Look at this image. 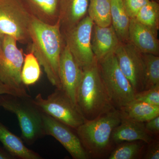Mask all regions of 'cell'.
<instances>
[{"instance_id":"10","label":"cell","mask_w":159,"mask_h":159,"mask_svg":"<svg viewBox=\"0 0 159 159\" xmlns=\"http://www.w3.org/2000/svg\"><path fill=\"white\" fill-rule=\"evenodd\" d=\"M120 70L136 93L145 88V64L143 54L130 43H120L114 52Z\"/></svg>"},{"instance_id":"30","label":"cell","mask_w":159,"mask_h":159,"mask_svg":"<svg viewBox=\"0 0 159 159\" xmlns=\"http://www.w3.org/2000/svg\"><path fill=\"white\" fill-rule=\"evenodd\" d=\"M4 94L20 95V96H25L28 95V94H24L21 93L20 91L5 84L0 80V96Z\"/></svg>"},{"instance_id":"29","label":"cell","mask_w":159,"mask_h":159,"mask_svg":"<svg viewBox=\"0 0 159 159\" xmlns=\"http://www.w3.org/2000/svg\"><path fill=\"white\" fill-rule=\"evenodd\" d=\"M145 128L153 135H157L159 133V116L144 122Z\"/></svg>"},{"instance_id":"2","label":"cell","mask_w":159,"mask_h":159,"mask_svg":"<svg viewBox=\"0 0 159 159\" xmlns=\"http://www.w3.org/2000/svg\"><path fill=\"white\" fill-rule=\"evenodd\" d=\"M76 93V105L86 120H92L114 108L97 61L83 69Z\"/></svg>"},{"instance_id":"13","label":"cell","mask_w":159,"mask_h":159,"mask_svg":"<svg viewBox=\"0 0 159 159\" xmlns=\"http://www.w3.org/2000/svg\"><path fill=\"white\" fill-rule=\"evenodd\" d=\"M129 42L142 54L159 55L157 35L135 18H131L129 29Z\"/></svg>"},{"instance_id":"19","label":"cell","mask_w":159,"mask_h":159,"mask_svg":"<svg viewBox=\"0 0 159 159\" xmlns=\"http://www.w3.org/2000/svg\"><path fill=\"white\" fill-rule=\"evenodd\" d=\"M111 19L120 42L128 43L130 18L125 10L124 0H111Z\"/></svg>"},{"instance_id":"22","label":"cell","mask_w":159,"mask_h":159,"mask_svg":"<svg viewBox=\"0 0 159 159\" xmlns=\"http://www.w3.org/2000/svg\"><path fill=\"white\" fill-rule=\"evenodd\" d=\"M146 143L142 141L125 142L117 144L108 159H135L143 155Z\"/></svg>"},{"instance_id":"14","label":"cell","mask_w":159,"mask_h":159,"mask_svg":"<svg viewBox=\"0 0 159 159\" xmlns=\"http://www.w3.org/2000/svg\"><path fill=\"white\" fill-rule=\"evenodd\" d=\"M89 0H60L59 21L63 36L88 15Z\"/></svg>"},{"instance_id":"9","label":"cell","mask_w":159,"mask_h":159,"mask_svg":"<svg viewBox=\"0 0 159 159\" xmlns=\"http://www.w3.org/2000/svg\"><path fill=\"white\" fill-rule=\"evenodd\" d=\"M93 25V22L87 15L63 36L65 43L82 69L97 61L91 45Z\"/></svg>"},{"instance_id":"23","label":"cell","mask_w":159,"mask_h":159,"mask_svg":"<svg viewBox=\"0 0 159 159\" xmlns=\"http://www.w3.org/2000/svg\"><path fill=\"white\" fill-rule=\"evenodd\" d=\"M134 18L158 35L159 29V5L156 1H149L138 11Z\"/></svg>"},{"instance_id":"16","label":"cell","mask_w":159,"mask_h":159,"mask_svg":"<svg viewBox=\"0 0 159 159\" xmlns=\"http://www.w3.org/2000/svg\"><path fill=\"white\" fill-rule=\"evenodd\" d=\"M120 43L112 25L102 27L94 24L91 45L97 61L114 52Z\"/></svg>"},{"instance_id":"31","label":"cell","mask_w":159,"mask_h":159,"mask_svg":"<svg viewBox=\"0 0 159 159\" xmlns=\"http://www.w3.org/2000/svg\"><path fill=\"white\" fill-rule=\"evenodd\" d=\"M15 159L9 152H6L5 151L0 148V159Z\"/></svg>"},{"instance_id":"3","label":"cell","mask_w":159,"mask_h":159,"mask_svg":"<svg viewBox=\"0 0 159 159\" xmlns=\"http://www.w3.org/2000/svg\"><path fill=\"white\" fill-rule=\"evenodd\" d=\"M121 120L120 110L114 108L95 119L86 120L76 129L89 157H102L110 150L112 133Z\"/></svg>"},{"instance_id":"32","label":"cell","mask_w":159,"mask_h":159,"mask_svg":"<svg viewBox=\"0 0 159 159\" xmlns=\"http://www.w3.org/2000/svg\"><path fill=\"white\" fill-rule=\"evenodd\" d=\"M4 34L0 32V53L2 51V46L3 38H4Z\"/></svg>"},{"instance_id":"8","label":"cell","mask_w":159,"mask_h":159,"mask_svg":"<svg viewBox=\"0 0 159 159\" xmlns=\"http://www.w3.org/2000/svg\"><path fill=\"white\" fill-rule=\"evenodd\" d=\"M17 41L4 35L0 53V80L24 94H28L21 80L24 62L23 51L18 48Z\"/></svg>"},{"instance_id":"28","label":"cell","mask_w":159,"mask_h":159,"mask_svg":"<svg viewBox=\"0 0 159 159\" xmlns=\"http://www.w3.org/2000/svg\"><path fill=\"white\" fill-rule=\"evenodd\" d=\"M147 148L145 151L143 158L145 159H159V142L158 139H154L147 144Z\"/></svg>"},{"instance_id":"15","label":"cell","mask_w":159,"mask_h":159,"mask_svg":"<svg viewBox=\"0 0 159 159\" xmlns=\"http://www.w3.org/2000/svg\"><path fill=\"white\" fill-rule=\"evenodd\" d=\"M154 139V135L145 128V123L122 118L121 122L112 133V143L118 144L125 142L142 141L146 144Z\"/></svg>"},{"instance_id":"18","label":"cell","mask_w":159,"mask_h":159,"mask_svg":"<svg viewBox=\"0 0 159 159\" xmlns=\"http://www.w3.org/2000/svg\"><path fill=\"white\" fill-rule=\"evenodd\" d=\"M0 142L7 151L14 158L41 159L42 157L34 151L27 148L21 139L12 133L0 122Z\"/></svg>"},{"instance_id":"6","label":"cell","mask_w":159,"mask_h":159,"mask_svg":"<svg viewBox=\"0 0 159 159\" xmlns=\"http://www.w3.org/2000/svg\"><path fill=\"white\" fill-rule=\"evenodd\" d=\"M33 16L22 0H0V32L23 44L31 42L29 29Z\"/></svg>"},{"instance_id":"7","label":"cell","mask_w":159,"mask_h":159,"mask_svg":"<svg viewBox=\"0 0 159 159\" xmlns=\"http://www.w3.org/2000/svg\"><path fill=\"white\" fill-rule=\"evenodd\" d=\"M33 102L43 113L76 130L86 119L61 89L56 88L48 98L39 94Z\"/></svg>"},{"instance_id":"20","label":"cell","mask_w":159,"mask_h":159,"mask_svg":"<svg viewBox=\"0 0 159 159\" xmlns=\"http://www.w3.org/2000/svg\"><path fill=\"white\" fill-rule=\"evenodd\" d=\"M122 118L145 122L159 116V106L134 100L119 109Z\"/></svg>"},{"instance_id":"11","label":"cell","mask_w":159,"mask_h":159,"mask_svg":"<svg viewBox=\"0 0 159 159\" xmlns=\"http://www.w3.org/2000/svg\"><path fill=\"white\" fill-rule=\"evenodd\" d=\"M44 135L51 136L61 143L74 159H88L77 133L73 129L43 113Z\"/></svg>"},{"instance_id":"5","label":"cell","mask_w":159,"mask_h":159,"mask_svg":"<svg viewBox=\"0 0 159 159\" xmlns=\"http://www.w3.org/2000/svg\"><path fill=\"white\" fill-rule=\"evenodd\" d=\"M97 63L102 81L115 108L120 109L135 100V92L120 70L114 52Z\"/></svg>"},{"instance_id":"24","label":"cell","mask_w":159,"mask_h":159,"mask_svg":"<svg viewBox=\"0 0 159 159\" xmlns=\"http://www.w3.org/2000/svg\"><path fill=\"white\" fill-rule=\"evenodd\" d=\"M24 56L21 71L22 81L24 85H32L36 83L41 77V65L32 51Z\"/></svg>"},{"instance_id":"27","label":"cell","mask_w":159,"mask_h":159,"mask_svg":"<svg viewBox=\"0 0 159 159\" xmlns=\"http://www.w3.org/2000/svg\"><path fill=\"white\" fill-rule=\"evenodd\" d=\"M151 0H124L125 10L131 18H134L138 11Z\"/></svg>"},{"instance_id":"21","label":"cell","mask_w":159,"mask_h":159,"mask_svg":"<svg viewBox=\"0 0 159 159\" xmlns=\"http://www.w3.org/2000/svg\"><path fill=\"white\" fill-rule=\"evenodd\" d=\"M111 0H89L88 15L94 24L100 27L111 25Z\"/></svg>"},{"instance_id":"4","label":"cell","mask_w":159,"mask_h":159,"mask_svg":"<svg viewBox=\"0 0 159 159\" xmlns=\"http://www.w3.org/2000/svg\"><path fill=\"white\" fill-rule=\"evenodd\" d=\"M0 107L17 117L22 138L28 144L43 136V114L29 95L4 94L0 96Z\"/></svg>"},{"instance_id":"26","label":"cell","mask_w":159,"mask_h":159,"mask_svg":"<svg viewBox=\"0 0 159 159\" xmlns=\"http://www.w3.org/2000/svg\"><path fill=\"white\" fill-rule=\"evenodd\" d=\"M135 100L159 106V85L136 93L135 95Z\"/></svg>"},{"instance_id":"25","label":"cell","mask_w":159,"mask_h":159,"mask_svg":"<svg viewBox=\"0 0 159 159\" xmlns=\"http://www.w3.org/2000/svg\"><path fill=\"white\" fill-rule=\"evenodd\" d=\"M143 54L145 64V88H153L159 85V55Z\"/></svg>"},{"instance_id":"1","label":"cell","mask_w":159,"mask_h":159,"mask_svg":"<svg viewBox=\"0 0 159 159\" xmlns=\"http://www.w3.org/2000/svg\"><path fill=\"white\" fill-rule=\"evenodd\" d=\"M31 51L43 67L48 79L56 88L61 89L59 61L64 40L59 20L53 25L43 23L32 16L29 29Z\"/></svg>"},{"instance_id":"17","label":"cell","mask_w":159,"mask_h":159,"mask_svg":"<svg viewBox=\"0 0 159 159\" xmlns=\"http://www.w3.org/2000/svg\"><path fill=\"white\" fill-rule=\"evenodd\" d=\"M60 0H22L34 17L43 23L53 25L59 20Z\"/></svg>"},{"instance_id":"12","label":"cell","mask_w":159,"mask_h":159,"mask_svg":"<svg viewBox=\"0 0 159 159\" xmlns=\"http://www.w3.org/2000/svg\"><path fill=\"white\" fill-rule=\"evenodd\" d=\"M82 72V69L75 60L65 43L59 61L60 89L76 106V93Z\"/></svg>"}]
</instances>
